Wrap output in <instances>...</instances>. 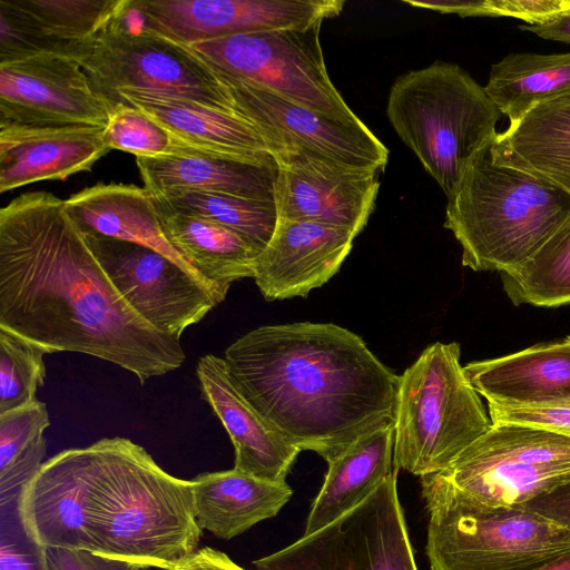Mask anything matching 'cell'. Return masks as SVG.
Returning <instances> with one entry per match:
<instances>
[{
    "instance_id": "1",
    "label": "cell",
    "mask_w": 570,
    "mask_h": 570,
    "mask_svg": "<svg viewBox=\"0 0 570 570\" xmlns=\"http://www.w3.org/2000/svg\"><path fill=\"white\" fill-rule=\"evenodd\" d=\"M63 203L33 191L0 209V327L51 353L110 362L140 384L179 368L180 340L153 328L121 298Z\"/></svg>"
},
{
    "instance_id": "2",
    "label": "cell",
    "mask_w": 570,
    "mask_h": 570,
    "mask_svg": "<svg viewBox=\"0 0 570 570\" xmlns=\"http://www.w3.org/2000/svg\"><path fill=\"white\" fill-rule=\"evenodd\" d=\"M224 361L272 429L327 463L364 434L395 424L400 376L336 324L259 326L230 344Z\"/></svg>"
},
{
    "instance_id": "3",
    "label": "cell",
    "mask_w": 570,
    "mask_h": 570,
    "mask_svg": "<svg viewBox=\"0 0 570 570\" xmlns=\"http://www.w3.org/2000/svg\"><path fill=\"white\" fill-rule=\"evenodd\" d=\"M88 449L96 553L169 570L197 550L202 529L193 481L168 474L125 438L101 439Z\"/></svg>"
},
{
    "instance_id": "4",
    "label": "cell",
    "mask_w": 570,
    "mask_h": 570,
    "mask_svg": "<svg viewBox=\"0 0 570 570\" xmlns=\"http://www.w3.org/2000/svg\"><path fill=\"white\" fill-rule=\"evenodd\" d=\"M491 144L446 197L444 227L461 245L464 267L501 273L527 262L570 219V195L494 163Z\"/></svg>"
},
{
    "instance_id": "5",
    "label": "cell",
    "mask_w": 570,
    "mask_h": 570,
    "mask_svg": "<svg viewBox=\"0 0 570 570\" xmlns=\"http://www.w3.org/2000/svg\"><path fill=\"white\" fill-rule=\"evenodd\" d=\"M386 114L400 139L448 197L471 159L493 142L503 114L456 63L434 61L391 87Z\"/></svg>"
},
{
    "instance_id": "6",
    "label": "cell",
    "mask_w": 570,
    "mask_h": 570,
    "mask_svg": "<svg viewBox=\"0 0 570 570\" xmlns=\"http://www.w3.org/2000/svg\"><path fill=\"white\" fill-rule=\"evenodd\" d=\"M431 570H533L570 551V531L523 505H491L440 473L421 476Z\"/></svg>"
},
{
    "instance_id": "7",
    "label": "cell",
    "mask_w": 570,
    "mask_h": 570,
    "mask_svg": "<svg viewBox=\"0 0 570 570\" xmlns=\"http://www.w3.org/2000/svg\"><path fill=\"white\" fill-rule=\"evenodd\" d=\"M455 342L428 346L399 380L393 463L414 475L444 471L492 426Z\"/></svg>"
},
{
    "instance_id": "8",
    "label": "cell",
    "mask_w": 570,
    "mask_h": 570,
    "mask_svg": "<svg viewBox=\"0 0 570 570\" xmlns=\"http://www.w3.org/2000/svg\"><path fill=\"white\" fill-rule=\"evenodd\" d=\"M128 4L78 59L95 91L111 106L119 91L141 90L235 112L214 70L189 46L141 27Z\"/></svg>"
},
{
    "instance_id": "9",
    "label": "cell",
    "mask_w": 570,
    "mask_h": 570,
    "mask_svg": "<svg viewBox=\"0 0 570 570\" xmlns=\"http://www.w3.org/2000/svg\"><path fill=\"white\" fill-rule=\"evenodd\" d=\"M321 26L240 33L189 47L215 72L257 85L343 122L361 124L327 73Z\"/></svg>"
},
{
    "instance_id": "10",
    "label": "cell",
    "mask_w": 570,
    "mask_h": 570,
    "mask_svg": "<svg viewBox=\"0 0 570 570\" xmlns=\"http://www.w3.org/2000/svg\"><path fill=\"white\" fill-rule=\"evenodd\" d=\"M491 505H521L570 482V436L498 423L439 472Z\"/></svg>"
},
{
    "instance_id": "11",
    "label": "cell",
    "mask_w": 570,
    "mask_h": 570,
    "mask_svg": "<svg viewBox=\"0 0 570 570\" xmlns=\"http://www.w3.org/2000/svg\"><path fill=\"white\" fill-rule=\"evenodd\" d=\"M254 564L258 570H419L395 472L350 512Z\"/></svg>"
},
{
    "instance_id": "12",
    "label": "cell",
    "mask_w": 570,
    "mask_h": 570,
    "mask_svg": "<svg viewBox=\"0 0 570 570\" xmlns=\"http://www.w3.org/2000/svg\"><path fill=\"white\" fill-rule=\"evenodd\" d=\"M215 73L234 111L258 130L275 161L305 153L377 173L387 165L389 149L364 122H343L257 85Z\"/></svg>"
},
{
    "instance_id": "13",
    "label": "cell",
    "mask_w": 570,
    "mask_h": 570,
    "mask_svg": "<svg viewBox=\"0 0 570 570\" xmlns=\"http://www.w3.org/2000/svg\"><path fill=\"white\" fill-rule=\"evenodd\" d=\"M128 306L156 331L175 338L224 299L159 252L112 237L81 234Z\"/></svg>"
},
{
    "instance_id": "14",
    "label": "cell",
    "mask_w": 570,
    "mask_h": 570,
    "mask_svg": "<svg viewBox=\"0 0 570 570\" xmlns=\"http://www.w3.org/2000/svg\"><path fill=\"white\" fill-rule=\"evenodd\" d=\"M342 0H129L136 21L183 45L261 31L308 29L337 17Z\"/></svg>"
},
{
    "instance_id": "15",
    "label": "cell",
    "mask_w": 570,
    "mask_h": 570,
    "mask_svg": "<svg viewBox=\"0 0 570 570\" xmlns=\"http://www.w3.org/2000/svg\"><path fill=\"white\" fill-rule=\"evenodd\" d=\"M111 108L75 58L40 55L0 63V125L105 127Z\"/></svg>"
},
{
    "instance_id": "16",
    "label": "cell",
    "mask_w": 570,
    "mask_h": 570,
    "mask_svg": "<svg viewBox=\"0 0 570 570\" xmlns=\"http://www.w3.org/2000/svg\"><path fill=\"white\" fill-rule=\"evenodd\" d=\"M278 219L342 227L358 235L374 210L379 173L297 153L276 160Z\"/></svg>"
},
{
    "instance_id": "17",
    "label": "cell",
    "mask_w": 570,
    "mask_h": 570,
    "mask_svg": "<svg viewBox=\"0 0 570 570\" xmlns=\"http://www.w3.org/2000/svg\"><path fill=\"white\" fill-rule=\"evenodd\" d=\"M91 464L88 446L46 461L19 495L26 530L45 548L96 553L90 531Z\"/></svg>"
},
{
    "instance_id": "18",
    "label": "cell",
    "mask_w": 570,
    "mask_h": 570,
    "mask_svg": "<svg viewBox=\"0 0 570 570\" xmlns=\"http://www.w3.org/2000/svg\"><path fill=\"white\" fill-rule=\"evenodd\" d=\"M356 236L342 227L278 219L255 261L261 294L266 301L306 297L338 272Z\"/></svg>"
},
{
    "instance_id": "19",
    "label": "cell",
    "mask_w": 570,
    "mask_h": 570,
    "mask_svg": "<svg viewBox=\"0 0 570 570\" xmlns=\"http://www.w3.org/2000/svg\"><path fill=\"white\" fill-rule=\"evenodd\" d=\"M117 102L141 110L189 147L195 156H217L277 168L258 130L236 112L141 90H121L112 106Z\"/></svg>"
},
{
    "instance_id": "20",
    "label": "cell",
    "mask_w": 570,
    "mask_h": 570,
    "mask_svg": "<svg viewBox=\"0 0 570 570\" xmlns=\"http://www.w3.org/2000/svg\"><path fill=\"white\" fill-rule=\"evenodd\" d=\"M104 126L0 125V193L90 170L110 149Z\"/></svg>"
},
{
    "instance_id": "21",
    "label": "cell",
    "mask_w": 570,
    "mask_h": 570,
    "mask_svg": "<svg viewBox=\"0 0 570 570\" xmlns=\"http://www.w3.org/2000/svg\"><path fill=\"white\" fill-rule=\"evenodd\" d=\"M196 374L205 400L234 445V469L258 479L285 482L301 450L272 429L243 397L224 358L213 354L200 357Z\"/></svg>"
},
{
    "instance_id": "22",
    "label": "cell",
    "mask_w": 570,
    "mask_h": 570,
    "mask_svg": "<svg viewBox=\"0 0 570 570\" xmlns=\"http://www.w3.org/2000/svg\"><path fill=\"white\" fill-rule=\"evenodd\" d=\"M487 402L510 406L570 405V336L463 366Z\"/></svg>"
},
{
    "instance_id": "23",
    "label": "cell",
    "mask_w": 570,
    "mask_h": 570,
    "mask_svg": "<svg viewBox=\"0 0 570 570\" xmlns=\"http://www.w3.org/2000/svg\"><path fill=\"white\" fill-rule=\"evenodd\" d=\"M63 208L80 234L101 235L150 247L225 299L229 288L210 284L168 243L151 194L145 187L97 184L70 196Z\"/></svg>"
},
{
    "instance_id": "24",
    "label": "cell",
    "mask_w": 570,
    "mask_h": 570,
    "mask_svg": "<svg viewBox=\"0 0 570 570\" xmlns=\"http://www.w3.org/2000/svg\"><path fill=\"white\" fill-rule=\"evenodd\" d=\"M494 163L546 180L570 195V96L529 110L490 146Z\"/></svg>"
},
{
    "instance_id": "25",
    "label": "cell",
    "mask_w": 570,
    "mask_h": 570,
    "mask_svg": "<svg viewBox=\"0 0 570 570\" xmlns=\"http://www.w3.org/2000/svg\"><path fill=\"white\" fill-rule=\"evenodd\" d=\"M191 481L199 528L226 540L275 517L293 494L286 481L272 482L235 469L203 473Z\"/></svg>"
},
{
    "instance_id": "26",
    "label": "cell",
    "mask_w": 570,
    "mask_h": 570,
    "mask_svg": "<svg viewBox=\"0 0 570 570\" xmlns=\"http://www.w3.org/2000/svg\"><path fill=\"white\" fill-rule=\"evenodd\" d=\"M395 424L366 433L328 462L303 535L312 534L365 501L392 471Z\"/></svg>"
},
{
    "instance_id": "27",
    "label": "cell",
    "mask_w": 570,
    "mask_h": 570,
    "mask_svg": "<svg viewBox=\"0 0 570 570\" xmlns=\"http://www.w3.org/2000/svg\"><path fill=\"white\" fill-rule=\"evenodd\" d=\"M136 165L150 194L188 190L275 202L277 168L205 155L136 157Z\"/></svg>"
},
{
    "instance_id": "28",
    "label": "cell",
    "mask_w": 570,
    "mask_h": 570,
    "mask_svg": "<svg viewBox=\"0 0 570 570\" xmlns=\"http://www.w3.org/2000/svg\"><path fill=\"white\" fill-rule=\"evenodd\" d=\"M168 243L210 284L229 288L254 277L259 252L237 233L209 219L177 212L151 195Z\"/></svg>"
},
{
    "instance_id": "29",
    "label": "cell",
    "mask_w": 570,
    "mask_h": 570,
    "mask_svg": "<svg viewBox=\"0 0 570 570\" xmlns=\"http://www.w3.org/2000/svg\"><path fill=\"white\" fill-rule=\"evenodd\" d=\"M484 88L514 124L533 107L570 96V51L507 55L491 66Z\"/></svg>"
},
{
    "instance_id": "30",
    "label": "cell",
    "mask_w": 570,
    "mask_h": 570,
    "mask_svg": "<svg viewBox=\"0 0 570 570\" xmlns=\"http://www.w3.org/2000/svg\"><path fill=\"white\" fill-rule=\"evenodd\" d=\"M46 38L77 61L85 43L127 6L128 0H9Z\"/></svg>"
},
{
    "instance_id": "31",
    "label": "cell",
    "mask_w": 570,
    "mask_h": 570,
    "mask_svg": "<svg viewBox=\"0 0 570 570\" xmlns=\"http://www.w3.org/2000/svg\"><path fill=\"white\" fill-rule=\"evenodd\" d=\"M499 274L515 306L570 304V219L527 262Z\"/></svg>"
},
{
    "instance_id": "32",
    "label": "cell",
    "mask_w": 570,
    "mask_h": 570,
    "mask_svg": "<svg viewBox=\"0 0 570 570\" xmlns=\"http://www.w3.org/2000/svg\"><path fill=\"white\" fill-rule=\"evenodd\" d=\"M47 406L40 401L0 414V501H10L42 466Z\"/></svg>"
},
{
    "instance_id": "33",
    "label": "cell",
    "mask_w": 570,
    "mask_h": 570,
    "mask_svg": "<svg viewBox=\"0 0 570 570\" xmlns=\"http://www.w3.org/2000/svg\"><path fill=\"white\" fill-rule=\"evenodd\" d=\"M174 210L215 222L247 239L259 253L275 232V202L206 191L167 190L151 194Z\"/></svg>"
},
{
    "instance_id": "34",
    "label": "cell",
    "mask_w": 570,
    "mask_h": 570,
    "mask_svg": "<svg viewBox=\"0 0 570 570\" xmlns=\"http://www.w3.org/2000/svg\"><path fill=\"white\" fill-rule=\"evenodd\" d=\"M47 347L0 327V414L37 401L45 383Z\"/></svg>"
},
{
    "instance_id": "35",
    "label": "cell",
    "mask_w": 570,
    "mask_h": 570,
    "mask_svg": "<svg viewBox=\"0 0 570 570\" xmlns=\"http://www.w3.org/2000/svg\"><path fill=\"white\" fill-rule=\"evenodd\" d=\"M107 147L136 157L188 156L193 150L141 110L117 102L104 130Z\"/></svg>"
},
{
    "instance_id": "36",
    "label": "cell",
    "mask_w": 570,
    "mask_h": 570,
    "mask_svg": "<svg viewBox=\"0 0 570 570\" xmlns=\"http://www.w3.org/2000/svg\"><path fill=\"white\" fill-rule=\"evenodd\" d=\"M0 570H50L47 548L24 528L19 498L0 504Z\"/></svg>"
},
{
    "instance_id": "37",
    "label": "cell",
    "mask_w": 570,
    "mask_h": 570,
    "mask_svg": "<svg viewBox=\"0 0 570 570\" xmlns=\"http://www.w3.org/2000/svg\"><path fill=\"white\" fill-rule=\"evenodd\" d=\"M487 403L492 424L515 423L570 436V405L535 407Z\"/></svg>"
},
{
    "instance_id": "38",
    "label": "cell",
    "mask_w": 570,
    "mask_h": 570,
    "mask_svg": "<svg viewBox=\"0 0 570 570\" xmlns=\"http://www.w3.org/2000/svg\"><path fill=\"white\" fill-rule=\"evenodd\" d=\"M493 17H510L542 24L570 13V0H489Z\"/></svg>"
},
{
    "instance_id": "39",
    "label": "cell",
    "mask_w": 570,
    "mask_h": 570,
    "mask_svg": "<svg viewBox=\"0 0 570 570\" xmlns=\"http://www.w3.org/2000/svg\"><path fill=\"white\" fill-rule=\"evenodd\" d=\"M50 570H144L140 564L82 549L47 548Z\"/></svg>"
},
{
    "instance_id": "40",
    "label": "cell",
    "mask_w": 570,
    "mask_h": 570,
    "mask_svg": "<svg viewBox=\"0 0 570 570\" xmlns=\"http://www.w3.org/2000/svg\"><path fill=\"white\" fill-rule=\"evenodd\" d=\"M521 505L570 531V482Z\"/></svg>"
},
{
    "instance_id": "41",
    "label": "cell",
    "mask_w": 570,
    "mask_h": 570,
    "mask_svg": "<svg viewBox=\"0 0 570 570\" xmlns=\"http://www.w3.org/2000/svg\"><path fill=\"white\" fill-rule=\"evenodd\" d=\"M169 570H245L232 561L224 552L208 547L197 549Z\"/></svg>"
},
{
    "instance_id": "42",
    "label": "cell",
    "mask_w": 570,
    "mask_h": 570,
    "mask_svg": "<svg viewBox=\"0 0 570 570\" xmlns=\"http://www.w3.org/2000/svg\"><path fill=\"white\" fill-rule=\"evenodd\" d=\"M403 2L442 13H455L460 17H493L489 0H450V1H414Z\"/></svg>"
},
{
    "instance_id": "43",
    "label": "cell",
    "mask_w": 570,
    "mask_h": 570,
    "mask_svg": "<svg viewBox=\"0 0 570 570\" xmlns=\"http://www.w3.org/2000/svg\"><path fill=\"white\" fill-rule=\"evenodd\" d=\"M519 29L540 38L570 43V13L542 24H521Z\"/></svg>"
},
{
    "instance_id": "44",
    "label": "cell",
    "mask_w": 570,
    "mask_h": 570,
    "mask_svg": "<svg viewBox=\"0 0 570 570\" xmlns=\"http://www.w3.org/2000/svg\"><path fill=\"white\" fill-rule=\"evenodd\" d=\"M533 570H570V551L552 558Z\"/></svg>"
},
{
    "instance_id": "45",
    "label": "cell",
    "mask_w": 570,
    "mask_h": 570,
    "mask_svg": "<svg viewBox=\"0 0 570 570\" xmlns=\"http://www.w3.org/2000/svg\"><path fill=\"white\" fill-rule=\"evenodd\" d=\"M164 570H167V569H164Z\"/></svg>"
}]
</instances>
